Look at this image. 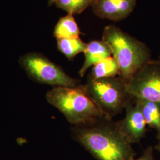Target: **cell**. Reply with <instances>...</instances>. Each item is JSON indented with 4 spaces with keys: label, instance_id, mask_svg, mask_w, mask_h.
Segmentation results:
<instances>
[{
    "label": "cell",
    "instance_id": "6da1fadb",
    "mask_svg": "<svg viewBox=\"0 0 160 160\" xmlns=\"http://www.w3.org/2000/svg\"><path fill=\"white\" fill-rule=\"evenodd\" d=\"M72 136L97 160H133L136 152L113 118L102 116L74 125Z\"/></svg>",
    "mask_w": 160,
    "mask_h": 160
},
{
    "label": "cell",
    "instance_id": "7a4b0ae2",
    "mask_svg": "<svg viewBox=\"0 0 160 160\" xmlns=\"http://www.w3.org/2000/svg\"><path fill=\"white\" fill-rule=\"evenodd\" d=\"M102 40L110 46L119 67V77L126 84L151 60V51L143 42L127 34L115 25L106 26Z\"/></svg>",
    "mask_w": 160,
    "mask_h": 160
},
{
    "label": "cell",
    "instance_id": "3957f363",
    "mask_svg": "<svg viewBox=\"0 0 160 160\" xmlns=\"http://www.w3.org/2000/svg\"><path fill=\"white\" fill-rule=\"evenodd\" d=\"M48 103L58 109L67 120L77 125L89 122L103 116L84 87H55L47 92Z\"/></svg>",
    "mask_w": 160,
    "mask_h": 160
},
{
    "label": "cell",
    "instance_id": "277c9868",
    "mask_svg": "<svg viewBox=\"0 0 160 160\" xmlns=\"http://www.w3.org/2000/svg\"><path fill=\"white\" fill-rule=\"evenodd\" d=\"M83 86L103 115L110 118L120 114L133 98L128 92L127 84L119 76L96 80L87 78Z\"/></svg>",
    "mask_w": 160,
    "mask_h": 160
},
{
    "label": "cell",
    "instance_id": "5b68a950",
    "mask_svg": "<svg viewBox=\"0 0 160 160\" xmlns=\"http://www.w3.org/2000/svg\"><path fill=\"white\" fill-rule=\"evenodd\" d=\"M20 63L30 78L42 84L54 87H75L81 84L80 80L69 76L61 67L39 53L23 55Z\"/></svg>",
    "mask_w": 160,
    "mask_h": 160
},
{
    "label": "cell",
    "instance_id": "8992f818",
    "mask_svg": "<svg viewBox=\"0 0 160 160\" xmlns=\"http://www.w3.org/2000/svg\"><path fill=\"white\" fill-rule=\"evenodd\" d=\"M134 98L160 103V62L151 60L140 69L127 84Z\"/></svg>",
    "mask_w": 160,
    "mask_h": 160
},
{
    "label": "cell",
    "instance_id": "52a82bcc",
    "mask_svg": "<svg viewBox=\"0 0 160 160\" xmlns=\"http://www.w3.org/2000/svg\"><path fill=\"white\" fill-rule=\"evenodd\" d=\"M126 116L122 120L117 122L120 131L127 140L132 143H139L145 137L147 124L141 111L140 104L133 98L125 108Z\"/></svg>",
    "mask_w": 160,
    "mask_h": 160
},
{
    "label": "cell",
    "instance_id": "ba28073f",
    "mask_svg": "<svg viewBox=\"0 0 160 160\" xmlns=\"http://www.w3.org/2000/svg\"><path fill=\"white\" fill-rule=\"evenodd\" d=\"M137 0H97L92 5L94 13L100 18L120 21L133 11Z\"/></svg>",
    "mask_w": 160,
    "mask_h": 160
},
{
    "label": "cell",
    "instance_id": "9c48e42d",
    "mask_svg": "<svg viewBox=\"0 0 160 160\" xmlns=\"http://www.w3.org/2000/svg\"><path fill=\"white\" fill-rule=\"evenodd\" d=\"M85 60L79 71V74L83 77L88 69L102 61L104 59L112 56L109 45L103 40H93L87 43L84 52Z\"/></svg>",
    "mask_w": 160,
    "mask_h": 160
},
{
    "label": "cell",
    "instance_id": "30bf717a",
    "mask_svg": "<svg viewBox=\"0 0 160 160\" xmlns=\"http://www.w3.org/2000/svg\"><path fill=\"white\" fill-rule=\"evenodd\" d=\"M135 99L140 104L147 125L156 131L157 138L160 139V103L142 99Z\"/></svg>",
    "mask_w": 160,
    "mask_h": 160
},
{
    "label": "cell",
    "instance_id": "8fae6325",
    "mask_svg": "<svg viewBox=\"0 0 160 160\" xmlns=\"http://www.w3.org/2000/svg\"><path fill=\"white\" fill-rule=\"evenodd\" d=\"M120 70L118 62L112 56L105 58L94 65L88 78L100 79L119 76Z\"/></svg>",
    "mask_w": 160,
    "mask_h": 160
},
{
    "label": "cell",
    "instance_id": "7c38bea8",
    "mask_svg": "<svg viewBox=\"0 0 160 160\" xmlns=\"http://www.w3.org/2000/svg\"><path fill=\"white\" fill-rule=\"evenodd\" d=\"M80 33L79 27L73 16L71 14H68L59 19L53 32L57 39L77 38H79Z\"/></svg>",
    "mask_w": 160,
    "mask_h": 160
},
{
    "label": "cell",
    "instance_id": "4fadbf2b",
    "mask_svg": "<svg viewBox=\"0 0 160 160\" xmlns=\"http://www.w3.org/2000/svg\"><path fill=\"white\" fill-rule=\"evenodd\" d=\"M58 50L63 55L72 61L76 55L86 51L87 43L83 42L80 38L71 39H57Z\"/></svg>",
    "mask_w": 160,
    "mask_h": 160
},
{
    "label": "cell",
    "instance_id": "5bb4252c",
    "mask_svg": "<svg viewBox=\"0 0 160 160\" xmlns=\"http://www.w3.org/2000/svg\"><path fill=\"white\" fill-rule=\"evenodd\" d=\"M94 2V0H56L55 4L58 8L73 16L81 14Z\"/></svg>",
    "mask_w": 160,
    "mask_h": 160
},
{
    "label": "cell",
    "instance_id": "9a60e30c",
    "mask_svg": "<svg viewBox=\"0 0 160 160\" xmlns=\"http://www.w3.org/2000/svg\"><path fill=\"white\" fill-rule=\"evenodd\" d=\"M133 160H155L154 148L151 146H149L143 151V154L138 159Z\"/></svg>",
    "mask_w": 160,
    "mask_h": 160
},
{
    "label": "cell",
    "instance_id": "2e32d148",
    "mask_svg": "<svg viewBox=\"0 0 160 160\" xmlns=\"http://www.w3.org/2000/svg\"><path fill=\"white\" fill-rule=\"evenodd\" d=\"M158 142L157 144L155 146L154 148L157 151H158L160 153V139H158Z\"/></svg>",
    "mask_w": 160,
    "mask_h": 160
},
{
    "label": "cell",
    "instance_id": "e0dca14e",
    "mask_svg": "<svg viewBox=\"0 0 160 160\" xmlns=\"http://www.w3.org/2000/svg\"><path fill=\"white\" fill-rule=\"evenodd\" d=\"M55 1H56V0H49V1H48V4H49V6H51L52 4H55Z\"/></svg>",
    "mask_w": 160,
    "mask_h": 160
},
{
    "label": "cell",
    "instance_id": "ac0fdd59",
    "mask_svg": "<svg viewBox=\"0 0 160 160\" xmlns=\"http://www.w3.org/2000/svg\"><path fill=\"white\" fill-rule=\"evenodd\" d=\"M158 61H159L160 62V58H159V59H158Z\"/></svg>",
    "mask_w": 160,
    "mask_h": 160
},
{
    "label": "cell",
    "instance_id": "d6986e66",
    "mask_svg": "<svg viewBox=\"0 0 160 160\" xmlns=\"http://www.w3.org/2000/svg\"><path fill=\"white\" fill-rule=\"evenodd\" d=\"M94 2H95V1H97V0H94Z\"/></svg>",
    "mask_w": 160,
    "mask_h": 160
}]
</instances>
